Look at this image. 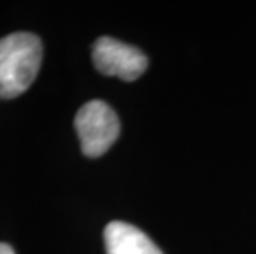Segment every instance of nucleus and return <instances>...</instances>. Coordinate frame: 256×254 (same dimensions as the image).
Masks as SVG:
<instances>
[{
	"instance_id": "nucleus-1",
	"label": "nucleus",
	"mask_w": 256,
	"mask_h": 254,
	"mask_svg": "<svg viewBox=\"0 0 256 254\" xmlns=\"http://www.w3.org/2000/svg\"><path fill=\"white\" fill-rule=\"evenodd\" d=\"M43 46L36 35L17 31L0 38V98L25 93L42 66Z\"/></svg>"
},
{
	"instance_id": "nucleus-2",
	"label": "nucleus",
	"mask_w": 256,
	"mask_h": 254,
	"mask_svg": "<svg viewBox=\"0 0 256 254\" xmlns=\"http://www.w3.org/2000/svg\"><path fill=\"white\" fill-rule=\"evenodd\" d=\"M74 127L83 154L88 157H100L108 152L121 131L116 112L100 99L86 102L81 107L74 117Z\"/></svg>"
},
{
	"instance_id": "nucleus-5",
	"label": "nucleus",
	"mask_w": 256,
	"mask_h": 254,
	"mask_svg": "<svg viewBox=\"0 0 256 254\" xmlns=\"http://www.w3.org/2000/svg\"><path fill=\"white\" fill-rule=\"evenodd\" d=\"M0 254H15L12 246H8L7 243H0Z\"/></svg>"
},
{
	"instance_id": "nucleus-3",
	"label": "nucleus",
	"mask_w": 256,
	"mask_h": 254,
	"mask_svg": "<svg viewBox=\"0 0 256 254\" xmlns=\"http://www.w3.org/2000/svg\"><path fill=\"white\" fill-rule=\"evenodd\" d=\"M92 63L106 76H116L122 81L138 79L147 69V56L136 46L101 36L92 46Z\"/></svg>"
},
{
	"instance_id": "nucleus-4",
	"label": "nucleus",
	"mask_w": 256,
	"mask_h": 254,
	"mask_svg": "<svg viewBox=\"0 0 256 254\" xmlns=\"http://www.w3.org/2000/svg\"><path fill=\"white\" fill-rule=\"evenodd\" d=\"M104 245L108 254H162L144 231L124 221H112L106 226Z\"/></svg>"
}]
</instances>
